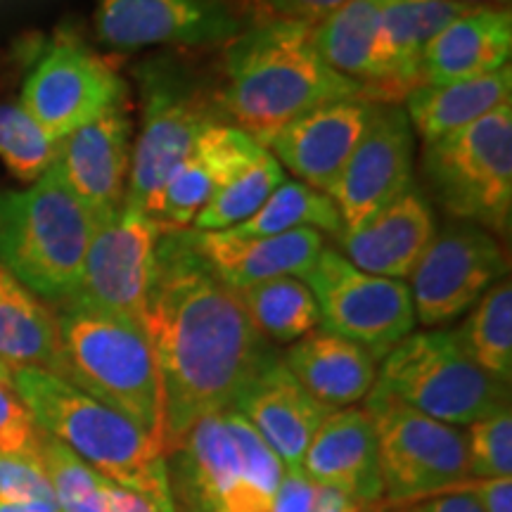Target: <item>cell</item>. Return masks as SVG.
I'll return each mask as SVG.
<instances>
[{"mask_svg": "<svg viewBox=\"0 0 512 512\" xmlns=\"http://www.w3.org/2000/svg\"><path fill=\"white\" fill-rule=\"evenodd\" d=\"M162 394V448L176 453L202 418L233 408L273 351L238 294L190 247L164 230L143 323Z\"/></svg>", "mask_w": 512, "mask_h": 512, "instance_id": "cell-1", "label": "cell"}, {"mask_svg": "<svg viewBox=\"0 0 512 512\" xmlns=\"http://www.w3.org/2000/svg\"><path fill=\"white\" fill-rule=\"evenodd\" d=\"M219 107L261 147L292 119L328 102L366 98V91L325 64L313 24L271 19L245 29L226 46Z\"/></svg>", "mask_w": 512, "mask_h": 512, "instance_id": "cell-2", "label": "cell"}, {"mask_svg": "<svg viewBox=\"0 0 512 512\" xmlns=\"http://www.w3.org/2000/svg\"><path fill=\"white\" fill-rule=\"evenodd\" d=\"M12 389L43 434L72 448L110 482L176 512L162 444L136 422L41 368L12 370Z\"/></svg>", "mask_w": 512, "mask_h": 512, "instance_id": "cell-3", "label": "cell"}, {"mask_svg": "<svg viewBox=\"0 0 512 512\" xmlns=\"http://www.w3.org/2000/svg\"><path fill=\"white\" fill-rule=\"evenodd\" d=\"M95 216L55 164L22 190H0V266L50 306L74 297Z\"/></svg>", "mask_w": 512, "mask_h": 512, "instance_id": "cell-4", "label": "cell"}, {"mask_svg": "<svg viewBox=\"0 0 512 512\" xmlns=\"http://www.w3.org/2000/svg\"><path fill=\"white\" fill-rule=\"evenodd\" d=\"M53 309L60 330L55 375L136 422L162 444V394L143 328L79 304Z\"/></svg>", "mask_w": 512, "mask_h": 512, "instance_id": "cell-5", "label": "cell"}, {"mask_svg": "<svg viewBox=\"0 0 512 512\" xmlns=\"http://www.w3.org/2000/svg\"><path fill=\"white\" fill-rule=\"evenodd\" d=\"M422 176L456 221L508 238L512 221V102L451 136L427 143Z\"/></svg>", "mask_w": 512, "mask_h": 512, "instance_id": "cell-6", "label": "cell"}, {"mask_svg": "<svg viewBox=\"0 0 512 512\" xmlns=\"http://www.w3.org/2000/svg\"><path fill=\"white\" fill-rule=\"evenodd\" d=\"M377 389L446 422L465 427L510 406L505 384L472 361L456 330L411 332L377 366Z\"/></svg>", "mask_w": 512, "mask_h": 512, "instance_id": "cell-7", "label": "cell"}, {"mask_svg": "<svg viewBox=\"0 0 512 512\" xmlns=\"http://www.w3.org/2000/svg\"><path fill=\"white\" fill-rule=\"evenodd\" d=\"M143 95V128L133 143L126 207L155 219L162 192L176 166L204 128L219 119V95L174 57H155L138 67ZM157 221V219H155Z\"/></svg>", "mask_w": 512, "mask_h": 512, "instance_id": "cell-8", "label": "cell"}, {"mask_svg": "<svg viewBox=\"0 0 512 512\" xmlns=\"http://www.w3.org/2000/svg\"><path fill=\"white\" fill-rule=\"evenodd\" d=\"M176 453L197 512H268L285 477L280 458L235 408L202 418Z\"/></svg>", "mask_w": 512, "mask_h": 512, "instance_id": "cell-9", "label": "cell"}, {"mask_svg": "<svg viewBox=\"0 0 512 512\" xmlns=\"http://www.w3.org/2000/svg\"><path fill=\"white\" fill-rule=\"evenodd\" d=\"M363 401L375 427L382 498L392 505L413 503L448 494L470 479L467 437L460 427L415 411L377 387Z\"/></svg>", "mask_w": 512, "mask_h": 512, "instance_id": "cell-10", "label": "cell"}, {"mask_svg": "<svg viewBox=\"0 0 512 512\" xmlns=\"http://www.w3.org/2000/svg\"><path fill=\"white\" fill-rule=\"evenodd\" d=\"M304 283L316 297L318 328L358 344L377 363L415 332V311L406 280L358 271L335 247H323Z\"/></svg>", "mask_w": 512, "mask_h": 512, "instance_id": "cell-11", "label": "cell"}, {"mask_svg": "<svg viewBox=\"0 0 512 512\" xmlns=\"http://www.w3.org/2000/svg\"><path fill=\"white\" fill-rule=\"evenodd\" d=\"M164 228L143 211L121 207L98 221L79 287L64 304L107 313L143 328L157 273V245Z\"/></svg>", "mask_w": 512, "mask_h": 512, "instance_id": "cell-12", "label": "cell"}, {"mask_svg": "<svg viewBox=\"0 0 512 512\" xmlns=\"http://www.w3.org/2000/svg\"><path fill=\"white\" fill-rule=\"evenodd\" d=\"M503 278H508V259L496 235L463 221L437 228L408 275L415 323L427 330L444 328Z\"/></svg>", "mask_w": 512, "mask_h": 512, "instance_id": "cell-13", "label": "cell"}, {"mask_svg": "<svg viewBox=\"0 0 512 512\" xmlns=\"http://www.w3.org/2000/svg\"><path fill=\"white\" fill-rule=\"evenodd\" d=\"M124 95V81L110 62L74 31H60L24 79L19 102L50 136L60 140L121 107Z\"/></svg>", "mask_w": 512, "mask_h": 512, "instance_id": "cell-14", "label": "cell"}, {"mask_svg": "<svg viewBox=\"0 0 512 512\" xmlns=\"http://www.w3.org/2000/svg\"><path fill=\"white\" fill-rule=\"evenodd\" d=\"M242 0H98L95 31L114 50L228 46L245 31Z\"/></svg>", "mask_w": 512, "mask_h": 512, "instance_id": "cell-15", "label": "cell"}, {"mask_svg": "<svg viewBox=\"0 0 512 512\" xmlns=\"http://www.w3.org/2000/svg\"><path fill=\"white\" fill-rule=\"evenodd\" d=\"M413 150L415 133L403 105L377 102L366 133L328 195L344 230L361 228L411 188Z\"/></svg>", "mask_w": 512, "mask_h": 512, "instance_id": "cell-16", "label": "cell"}, {"mask_svg": "<svg viewBox=\"0 0 512 512\" xmlns=\"http://www.w3.org/2000/svg\"><path fill=\"white\" fill-rule=\"evenodd\" d=\"M375 105L366 98H349L313 107L280 128L268 150L299 183L330 195L366 133Z\"/></svg>", "mask_w": 512, "mask_h": 512, "instance_id": "cell-17", "label": "cell"}, {"mask_svg": "<svg viewBox=\"0 0 512 512\" xmlns=\"http://www.w3.org/2000/svg\"><path fill=\"white\" fill-rule=\"evenodd\" d=\"M131 157V119L124 107H114L60 138L55 169L76 200L102 221L124 207Z\"/></svg>", "mask_w": 512, "mask_h": 512, "instance_id": "cell-18", "label": "cell"}, {"mask_svg": "<svg viewBox=\"0 0 512 512\" xmlns=\"http://www.w3.org/2000/svg\"><path fill=\"white\" fill-rule=\"evenodd\" d=\"M302 472L318 489L335 491L363 508L382 501L375 427L363 406L332 411L306 448Z\"/></svg>", "mask_w": 512, "mask_h": 512, "instance_id": "cell-19", "label": "cell"}, {"mask_svg": "<svg viewBox=\"0 0 512 512\" xmlns=\"http://www.w3.org/2000/svg\"><path fill=\"white\" fill-rule=\"evenodd\" d=\"M285 470H302V460L332 408L306 392L283 358H271L235 403Z\"/></svg>", "mask_w": 512, "mask_h": 512, "instance_id": "cell-20", "label": "cell"}, {"mask_svg": "<svg viewBox=\"0 0 512 512\" xmlns=\"http://www.w3.org/2000/svg\"><path fill=\"white\" fill-rule=\"evenodd\" d=\"M259 150L261 145L252 136L226 121L204 128L166 183L155 216L159 226L164 230L190 228L216 192L233 181Z\"/></svg>", "mask_w": 512, "mask_h": 512, "instance_id": "cell-21", "label": "cell"}, {"mask_svg": "<svg viewBox=\"0 0 512 512\" xmlns=\"http://www.w3.org/2000/svg\"><path fill=\"white\" fill-rule=\"evenodd\" d=\"M185 238L211 273L235 292L280 275L304 280L325 247V235L313 228L266 238H240L228 230L200 233L185 228Z\"/></svg>", "mask_w": 512, "mask_h": 512, "instance_id": "cell-22", "label": "cell"}, {"mask_svg": "<svg viewBox=\"0 0 512 512\" xmlns=\"http://www.w3.org/2000/svg\"><path fill=\"white\" fill-rule=\"evenodd\" d=\"M437 228L425 192L411 185L361 228L344 230L335 240L358 271L403 280L413 273Z\"/></svg>", "mask_w": 512, "mask_h": 512, "instance_id": "cell-23", "label": "cell"}, {"mask_svg": "<svg viewBox=\"0 0 512 512\" xmlns=\"http://www.w3.org/2000/svg\"><path fill=\"white\" fill-rule=\"evenodd\" d=\"M479 5L458 0H384L377 62L384 98L401 105L406 95L422 86V55L430 43L458 17Z\"/></svg>", "mask_w": 512, "mask_h": 512, "instance_id": "cell-24", "label": "cell"}, {"mask_svg": "<svg viewBox=\"0 0 512 512\" xmlns=\"http://www.w3.org/2000/svg\"><path fill=\"white\" fill-rule=\"evenodd\" d=\"M512 15L508 8L479 5L451 22L422 55V83L467 81L508 67Z\"/></svg>", "mask_w": 512, "mask_h": 512, "instance_id": "cell-25", "label": "cell"}, {"mask_svg": "<svg viewBox=\"0 0 512 512\" xmlns=\"http://www.w3.org/2000/svg\"><path fill=\"white\" fill-rule=\"evenodd\" d=\"M283 363L313 399L332 411L366 399L375 387L380 366L366 349L323 328L297 339L287 349Z\"/></svg>", "mask_w": 512, "mask_h": 512, "instance_id": "cell-26", "label": "cell"}, {"mask_svg": "<svg viewBox=\"0 0 512 512\" xmlns=\"http://www.w3.org/2000/svg\"><path fill=\"white\" fill-rule=\"evenodd\" d=\"M508 102H512L510 64L477 79L437 83V86L422 83L406 95L401 105L408 114L413 133H418L427 145L475 124Z\"/></svg>", "mask_w": 512, "mask_h": 512, "instance_id": "cell-27", "label": "cell"}, {"mask_svg": "<svg viewBox=\"0 0 512 512\" xmlns=\"http://www.w3.org/2000/svg\"><path fill=\"white\" fill-rule=\"evenodd\" d=\"M384 0H349L320 22H313V43L325 64L344 79L358 83L373 102H387L377 36Z\"/></svg>", "mask_w": 512, "mask_h": 512, "instance_id": "cell-28", "label": "cell"}, {"mask_svg": "<svg viewBox=\"0 0 512 512\" xmlns=\"http://www.w3.org/2000/svg\"><path fill=\"white\" fill-rule=\"evenodd\" d=\"M0 361L5 366L57 373L60 330L55 309L0 266Z\"/></svg>", "mask_w": 512, "mask_h": 512, "instance_id": "cell-29", "label": "cell"}, {"mask_svg": "<svg viewBox=\"0 0 512 512\" xmlns=\"http://www.w3.org/2000/svg\"><path fill=\"white\" fill-rule=\"evenodd\" d=\"M235 294L266 342L294 344L320 325L316 297L302 278L280 275L242 287Z\"/></svg>", "mask_w": 512, "mask_h": 512, "instance_id": "cell-30", "label": "cell"}, {"mask_svg": "<svg viewBox=\"0 0 512 512\" xmlns=\"http://www.w3.org/2000/svg\"><path fill=\"white\" fill-rule=\"evenodd\" d=\"M299 228H313L332 238H337L344 230L342 216L325 192L285 178V183L275 188L256 214L240 226L230 228L228 233L240 235V238H266V235H283Z\"/></svg>", "mask_w": 512, "mask_h": 512, "instance_id": "cell-31", "label": "cell"}, {"mask_svg": "<svg viewBox=\"0 0 512 512\" xmlns=\"http://www.w3.org/2000/svg\"><path fill=\"white\" fill-rule=\"evenodd\" d=\"M458 339L484 373L510 384L512 377V283L498 280L470 309Z\"/></svg>", "mask_w": 512, "mask_h": 512, "instance_id": "cell-32", "label": "cell"}, {"mask_svg": "<svg viewBox=\"0 0 512 512\" xmlns=\"http://www.w3.org/2000/svg\"><path fill=\"white\" fill-rule=\"evenodd\" d=\"M285 178L287 174L278 159L271 155L268 147H261L259 155L216 192L214 200L195 216L190 228L200 233H221V230L240 226L261 209V204L273 195L275 188L285 183Z\"/></svg>", "mask_w": 512, "mask_h": 512, "instance_id": "cell-33", "label": "cell"}, {"mask_svg": "<svg viewBox=\"0 0 512 512\" xmlns=\"http://www.w3.org/2000/svg\"><path fill=\"white\" fill-rule=\"evenodd\" d=\"M57 152L60 140L50 136L22 102H0V159L17 181H38L57 162Z\"/></svg>", "mask_w": 512, "mask_h": 512, "instance_id": "cell-34", "label": "cell"}, {"mask_svg": "<svg viewBox=\"0 0 512 512\" xmlns=\"http://www.w3.org/2000/svg\"><path fill=\"white\" fill-rule=\"evenodd\" d=\"M41 460L46 465L53 498L60 512H105L110 479L93 470L72 448L43 434Z\"/></svg>", "mask_w": 512, "mask_h": 512, "instance_id": "cell-35", "label": "cell"}, {"mask_svg": "<svg viewBox=\"0 0 512 512\" xmlns=\"http://www.w3.org/2000/svg\"><path fill=\"white\" fill-rule=\"evenodd\" d=\"M467 437V475L472 479L512 477V411L486 415L472 422Z\"/></svg>", "mask_w": 512, "mask_h": 512, "instance_id": "cell-36", "label": "cell"}, {"mask_svg": "<svg viewBox=\"0 0 512 512\" xmlns=\"http://www.w3.org/2000/svg\"><path fill=\"white\" fill-rule=\"evenodd\" d=\"M0 498L55 503L41 453H0Z\"/></svg>", "mask_w": 512, "mask_h": 512, "instance_id": "cell-37", "label": "cell"}, {"mask_svg": "<svg viewBox=\"0 0 512 512\" xmlns=\"http://www.w3.org/2000/svg\"><path fill=\"white\" fill-rule=\"evenodd\" d=\"M43 432L8 384H0V453H41Z\"/></svg>", "mask_w": 512, "mask_h": 512, "instance_id": "cell-38", "label": "cell"}, {"mask_svg": "<svg viewBox=\"0 0 512 512\" xmlns=\"http://www.w3.org/2000/svg\"><path fill=\"white\" fill-rule=\"evenodd\" d=\"M320 489L304 477L302 470H285L275 501L268 512H313Z\"/></svg>", "mask_w": 512, "mask_h": 512, "instance_id": "cell-39", "label": "cell"}, {"mask_svg": "<svg viewBox=\"0 0 512 512\" xmlns=\"http://www.w3.org/2000/svg\"><path fill=\"white\" fill-rule=\"evenodd\" d=\"M278 19H294V22H320L330 12L342 8L349 0H261Z\"/></svg>", "mask_w": 512, "mask_h": 512, "instance_id": "cell-40", "label": "cell"}, {"mask_svg": "<svg viewBox=\"0 0 512 512\" xmlns=\"http://www.w3.org/2000/svg\"><path fill=\"white\" fill-rule=\"evenodd\" d=\"M458 489L470 491L484 512H512V477L467 479Z\"/></svg>", "mask_w": 512, "mask_h": 512, "instance_id": "cell-41", "label": "cell"}, {"mask_svg": "<svg viewBox=\"0 0 512 512\" xmlns=\"http://www.w3.org/2000/svg\"><path fill=\"white\" fill-rule=\"evenodd\" d=\"M105 512H169V510H164L157 501H152L150 496L140 494L136 489H128V486L110 482L107 484Z\"/></svg>", "mask_w": 512, "mask_h": 512, "instance_id": "cell-42", "label": "cell"}, {"mask_svg": "<svg viewBox=\"0 0 512 512\" xmlns=\"http://www.w3.org/2000/svg\"><path fill=\"white\" fill-rule=\"evenodd\" d=\"M415 512H484L479 508L477 498L465 489H453L448 494H441L432 501L415 505Z\"/></svg>", "mask_w": 512, "mask_h": 512, "instance_id": "cell-43", "label": "cell"}, {"mask_svg": "<svg viewBox=\"0 0 512 512\" xmlns=\"http://www.w3.org/2000/svg\"><path fill=\"white\" fill-rule=\"evenodd\" d=\"M368 510L370 508H363V505L349 501V498L339 496L335 491L320 489L316 510L313 512H368Z\"/></svg>", "mask_w": 512, "mask_h": 512, "instance_id": "cell-44", "label": "cell"}, {"mask_svg": "<svg viewBox=\"0 0 512 512\" xmlns=\"http://www.w3.org/2000/svg\"><path fill=\"white\" fill-rule=\"evenodd\" d=\"M0 512H60L55 503H22L0 498Z\"/></svg>", "mask_w": 512, "mask_h": 512, "instance_id": "cell-45", "label": "cell"}, {"mask_svg": "<svg viewBox=\"0 0 512 512\" xmlns=\"http://www.w3.org/2000/svg\"><path fill=\"white\" fill-rule=\"evenodd\" d=\"M458 3H470V5H494V8H508L510 0H458Z\"/></svg>", "mask_w": 512, "mask_h": 512, "instance_id": "cell-46", "label": "cell"}, {"mask_svg": "<svg viewBox=\"0 0 512 512\" xmlns=\"http://www.w3.org/2000/svg\"><path fill=\"white\" fill-rule=\"evenodd\" d=\"M0 384H8V387H12V368L5 366L3 361H0Z\"/></svg>", "mask_w": 512, "mask_h": 512, "instance_id": "cell-47", "label": "cell"}, {"mask_svg": "<svg viewBox=\"0 0 512 512\" xmlns=\"http://www.w3.org/2000/svg\"><path fill=\"white\" fill-rule=\"evenodd\" d=\"M389 512H415V510H389Z\"/></svg>", "mask_w": 512, "mask_h": 512, "instance_id": "cell-48", "label": "cell"}]
</instances>
